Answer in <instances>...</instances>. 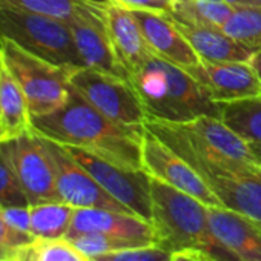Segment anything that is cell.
Masks as SVG:
<instances>
[{
    "label": "cell",
    "instance_id": "6da1fadb",
    "mask_svg": "<svg viewBox=\"0 0 261 261\" xmlns=\"http://www.w3.org/2000/svg\"><path fill=\"white\" fill-rule=\"evenodd\" d=\"M33 130L60 145L86 149L121 168L143 169L145 126H124L112 121L72 86L68 101L60 109L33 117Z\"/></svg>",
    "mask_w": 261,
    "mask_h": 261
},
{
    "label": "cell",
    "instance_id": "7a4b0ae2",
    "mask_svg": "<svg viewBox=\"0 0 261 261\" xmlns=\"http://www.w3.org/2000/svg\"><path fill=\"white\" fill-rule=\"evenodd\" d=\"M145 127L200 174L224 207L261 220V165L218 154L181 123L148 115Z\"/></svg>",
    "mask_w": 261,
    "mask_h": 261
},
{
    "label": "cell",
    "instance_id": "3957f363",
    "mask_svg": "<svg viewBox=\"0 0 261 261\" xmlns=\"http://www.w3.org/2000/svg\"><path fill=\"white\" fill-rule=\"evenodd\" d=\"M129 80L148 115L174 123H186L200 115L221 118L220 103L186 69L154 53Z\"/></svg>",
    "mask_w": 261,
    "mask_h": 261
},
{
    "label": "cell",
    "instance_id": "277c9868",
    "mask_svg": "<svg viewBox=\"0 0 261 261\" xmlns=\"http://www.w3.org/2000/svg\"><path fill=\"white\" fill-rule=\"evenodd\" d=\"M157 244L171 250H201L215 261H238L214 235L207 206L149 175Z\"/></svg>",
    "mask_w": 261,
    "mask_h": 261
},
{
    "label": "cell",
    "instance_id": "5b68a950",
    "mask_svg": "<svg viewBox=\"0 0 261 261\" xmlns=\"http://www.w3.org/2000/svg\"><path fill=\"white\" fill-rule=\"evenodd\" d=\"M0 37L16 42L28 53L71 69L86 66L69 25L63 20L0 4Z\"/></svg>",
    "mask_w": 261,
    "mask_h": 261
},
{
    "label": "cell",
    "instance_id": "8992f818",
    "mask_svg": "<svg viewBox=\"0 0 261 261\" xmlns=\"http://www.w3.org/2000/svg\"><path fill=\"white\" fill-rule=\"evenodd\" d=\"M0 56L19 82L31 117L51 114L68 101L71 92L69 69L28 53L7 37H0Z\"/></svg>",
    "mask_w": 261,
    "mask_h": 261
},
{
    "label": "cell",
    "instance_id": "52a82bcc",
    "mask_svg": "<svg viewBox=\"0 0 261 261\" xmlns=\"http://www.w3.org/2000/svg\"><path fill=\"white\" fill-rule=\"evenodd\" d=\"M68 79L88 103L112 121L124 126H145L148 114L129 79L89 66L69 69Z\"/></svg>",
    "mask_w": 261,
    "mask_h": 261
},
{
    "label": "cell",
    "instance_id": "ba28073f",
    "mask_svg": "<svg viewBox=\"0 0 261 261\" xmlns=\"http://www.w3.org/2000/svg\"><path fill=\"white\" fill-rule=\"evenodd\" d=\"M63 146L112 198L126 206L133 214L151 221L152 200L148 172L143 169L121 168L77 146Z\"/></svg>",
    "mask_w": 261,
    "mask_h": 261
},
{
    "label": "cell",
    "instance_id": "9c48e42d",
    "mask_svg": "<svg viewBox=\"0 0 261 261\" xmlns=\"http://www.w3.org/2000/svg\"><path fill=\"white\" fill-rule=\"evenodd\" d=\"M37 137L53 165L60 201L75 209L94 207V209H108V211L133 214L126 206H123L115 198H112L94 180V177L71 157V154L66 151L63 145L51 139H46L40 134H37Z\"/></svg>",
    "mask_w": 261,
    "mask_h": 261
},
{
    "label": "cell",
    "instance_id": "30bf717a",
    "mask_svg": "<svg viewBox=\"0 0 261 261\" xmlns=\"http://www.w3.org/2000/svg\"><path fill=\"white\" fill-rule=\"evenodd\" d=\"M0 154L11 165L30 206L60 201L53 165L34 130L2 142Z\"/></svg>",
    "mask_w": 261,
    "mask_h": 261
},
{
    "label": "cell",
    "instance_id": "8fae6325",
    "mask_svg": "<svg viewBox=\"0 0 261 261\" xmlns=\"http://www.w3.org/2000/svg\"><path fill=\"white\" fill-rule=\"evenodd\" d=\"M142 162L148 175L192 195L206 206H223L200 174L146 127L142 142Z\"/></svg>",
    "mask_w": 261,
    "mask_h": 261
},
{
    "label": "cell",
    "instance_id": "7c38bea8",
    "mask_svg": "<svg viewBox=\"0 0 261 261\" xmlns=\"http://www.w3.org/2000/svg\"><path fill=\"white\" fill-rule=\"evenodd\" d=\"M103 7L105 4L95 2L79 4L68 25L72 31L77 49L86 66L112 75L129 79L126 69L115 56L105 23Z\"/></svg>",
    "mask_w": 261,
    "mask_h": 261
},
{
    "label": "cell",
    "instance_id": "4fadbf2b",
    "mask_svg": "<svg viewBox=\"0 0 261 261\" xmlns=\"http://www.w3.org/2000/svg\"><path fill=\"white\" fill-rule=\"evenodd\" d=\"M215 103H229L261 95V82L250 62H211L188 71Z\"/></svg>",
    "mask_w": 261,
    "mask_h": 261
},
{
    "label": "cell",
    "instance_id": "5bb4252c",
    "mask_svg": "<svg viewBox=\"0 0 261 261\" xmlns=\"http://www.w3.org/2000/svg\"><path fill=\"white\" fill-rule=\"evenodd\" d=\"M91 232L129 240L139 246L157 244V233L152 223L139 215L94 207L75 209L66 237Z\"/></svg>",
    "mask_w": 261,
    "mask_h": 261
},
{
    "label": "cell",
    "instance_id": "9a60e30c",
    "mask_svg": "<svg viewBox=\"0 0 261 261\" xmlns=\"http://www.w3.org/2000/svg\"><path fill=\"white\" fill-rule=\"evenodd\" d=\"M137 20L151 51L189 71L200 65V57L175 27L171 14L154 10H129Z\"/></svg>",
    "mask_w": 261,
    "mask_h": 261
},
{
    "label": "cell",
    "instance_id": "2e32d148",
    "mask_svg": "<svg viewBox=\"0 0 261 261\" xmlns=\"http://www.w3.org/2000/svg\"><path fill=\"white\" fill-rule=\"evenodd\" d=\"M217 240L238 261H261V220L224 206H207Z\"/></svg>",
    "mask_w": 261,
    "mask_h": 261
},
{
    "label": "cell",
    "instance_id": "e0dca14e",
    "mask_svg": "<svg viewBox=\"0 0 261 261\" xmlns=\"http://www.w3.org/2000/svg\"><path fill=\"white\" fill-rule=\"evenodd\" d=\"M103 16L115 56L130 79V75L142 69L152 51L129 10L108 2L103 7Z\"/></svg>",
    "mask_w": 261,
    "mask_h": 261
},
{
    "label": "cell",
    "instance_id": "ac0fdd59",
    "mask_svg": "<svg viewBox=\"0 0 261 261\" xmlns=\"http://www.w3.org/2000/svg\"><path fill=\"white\" fill-rule=\"evenodd\" d=\"M175 22V20H174ZM175 27L189 42L197 56L211 62H249L253 53L214 25L191 27L175 22Z\"/></svg>",
    "mask_w": 261,
    "mask_h": 261
},
{
    "label": "cell",
    "instance_id": "d6986e66",
    "mask_svg": "<svg viewBox=\"0 0 261 261\" xmlns=\"http://www.w3.org/2000/svg\"><path fill=\"white\" fill-rule=\"evenodd\" d=\"M181 124L189 133H192L195 137H198L201 142H204L218 154L244 163H258L247 142L243 140L238 134H235L227 124L223 123L221 118L211 117V115H200Z\"/></svg>",
    "mask_w": 261,
    "mask_h": 261
},
{
    "label": "cell",
    "instance_id": "ffe728a7",
    "mask_svg": "<svg viewBox=\"0 0 261 261\" xmlns=\"http://www.w3.org/2000/svg\"><path fill=\"white\" fill-rule=\"evenodd\" d=\"M0 117L4 120L7 140L33 130V117L30 114L27 97L7 68L0 56Z\"/></svg>",
    "mask_w": 261,
    "mask_h": 261
},
{
    "label": "cell",
    "instance_id": "44dd1931",
    "mask_svg": "<svg viewBox=\"0 0 261 261\" xmlns=\"http://www.w3.org/2000/svg\"><path fill=\"white\" fill-rule=\"evenodd\" d=\"M221 120L247 143H261V95L220 103Z\"/></svg>",
    "mask_w": 261,
    "mask_h": 261
},
{
    "label": "cell",
    "instance_id": "7402d4cb",
    "mask_svg": "<svg viewBox=\"0 0 261 261\" xmlns=\"http://www.w3.org/2000/svg\"><path fill=\"white\" fill-rule=\"evenodd\" d=\"M31 233L37 238H65L69 232L75 207L63 201H48L30 206Z\"/></svg>",
    "mask_w": 261,
    "mask_h": 261
},
{
    "label": "cell",
    "instance_id": "603a6c76",
    "mask_svg": "<svg viewBox=\"0 0 261 261\" xmlns=\"http://www.w3.org/2000/svg\"><path fill=\"white\" fill-rule=\"evenodd\" d=\"M223 31L233 40L256 53L261 49V7L235 5Z\"/></svg>",
    "mask_w": 261,
    "mask_h": 261
},
{
    "label": "cell",
    "instance_id": "cb8c5ba5",
    "mask_svg": "<svg viewBox=\"0 0 261 261\" xmlns=\"http://www.w3.org/2000/svg\"><path fill=\"white\" fill-rule=\"evenodd\" d=\"M23 261H89L66 238H34L16 252Z\"/></svg>",
    "mask_w": 261,
    "mask_h": 261
},
{
    "label": "cell",
    "instance_id": "d4e9b609",
    "mask_svg": "<svg viewBox=\"0 0 261 261\" xmlns=\"http://www.w3.org/2000/svg\"><path fill=\"white\" fill-rule=\"evenodd\" d=\"M82 2L106 4L111 2V0H0V4L4 5H10L30 13L49 16L66 23L72 19L75 7Z\"/></svg>",
    "mask_w": 261,
    "mask_h": 261
},
{
    "label": "cell",
    "instance_id": "484cf974",
    "mask_svg": "<svg viewBox=\"0 0 261 261\" xmlns=\"http://www.w3.org/2000/svg\"><path fill=\"white\" fill-rule=\"evenodd\" d=\"M65 238L69 240L88 258H92V256H97V255H103V253H109V252H115V250H121V249H127V247H136V246H139V244L129 241V240H123V238L112 237V235H105V233H97V232L79 233V235L65 237Z\"/></svg>",
    "mask_w": 261,
    "mask_h": 261
},
{
    "label": "cell",
    "instance_id": "4316f807",
    "mask_svg": "<svg viewBox=\"0 0 261 261\" xmlns=\"http://www.w3.org/2000/svg\"><path fill=\"white\" fill-rule=\"evenodd\" d=\"M188 10L197 22L223 28L232 14L233 5L226 0H186Z\"/></svg>",
    "mask_w": 261,
    "mask_h": 261
},
{
    "label": "cell",
    "instance_id": "83f0119b",
    "mask_svg": "<svg viewBox=\"0 0 261 261\" xmlns=\"http://www.w3.org/2000/svg\"><path fill=\"white\" fill-rule=\"evenodd\" d=\"M174 252L159 246H136L89 258L91 261H169Z\"/></svg>",
    "mask_w": 261,
    "mask_h": 261
},
{
    "label": "cell",
    "instance_id": "f1b7e54d",
    "mask_svg": "<svg viewBox=\"0 0 261 261\" xmlns=\"http://www.w3.org/2000/svg\"><path fill=\"white\" fill-rule=\"evenodd\" d=\"M0 206H30L11 165L2 154H0Z\"/></svg>",
    "mask_w": 261,
    "mask_h": 261
},
{
    "label": "cell",
    "instance_id": "f546056e",
    "mask_svg": "<svg viewBox=\"0 0 261 261\" xmlns=\"http://www.w3.org/2000/svg\"><path fill=\"white\" fill-rule=\"evenodd\" d=\"M36 237L13 229L4 218V207L0 206V256L16 253L20 247L31 243Z\"/></svg>",
    "mask_w": 261,
    "mask_h": 261
},
{
    "label": "cell",
    "instance_id": "4dcf8cb0",
    "mask_svg": "<svg viewBox=\"0 0 261 261\" xmlns=\"http://www.w3.org/2000/svg\"><path fill=\"white\" fill-rule=\"evenodd\" d=\"M4 218L13 229L33 235L31 233V209H30V206L4 207Z\"/></svg>",
    "mask_w": 261,
    "mask_h": 261
},
{
    "label": "cell",
    "instance_id": "1f68e13d",
    "mask_svg": "<svg viewBox=\"0 0 261 261\" xmlns=\"http://www.w3.org/2000/svg\"><path fill=\"white\" fill-rule=\"evenodd\" d=\"M169 261H215V259H212L209 255H206L201 250L183 249V250L174 252Z\"/></svg>",
    "mask_w": 261,
    "mask_h": 261
},
{
    "label": "cell",
    "instance_id": "d6a6232c",
    "mask_svg": "<svg viewBox=\"0 0 261 261\" xmlns=\"http://www.w3.org/2000/svg\"><path fill=\"white\" fill-rule=\"evenodd\" d=\"M115 5L118 7H123L126 10H155L154 4L151 0H111Z\"/></svg>",
    "mask_w": 261,
    "mask_h": 261
},
{
    "label": "cell",
    "instance_id": "836d02e7",
    "mask_svg": "<svg viewBox=\"0 0 261 261\" xmlns=\"http://www.w3.org/2000/svg\"><path fill=\"white\" fill-rule=\"evenodd\" d=\"M151 2L154 4V7H155L157 11L171 14V8H172V2H174V0H151Z\"/></svg>",
    "mask_w": 261,
    "mask_h": 261
},
{
    "label": "cell",
    "instance_id": "e575fe53",
    "mask_svg": "<svg viewBox=\"0 0 261 261\" xmlns=\"http://www.w3.org/2000/svg\"><path fill=\"white\" fill-rule=\"evenodd\" d=\"M249 62H250V65L253 66V69L256 71L258 79H259V82H261V49L256 51V53H253V56L250 57Z\"/></svg>",
    "mask_w": 261,
    "mask_h": 261
},
{
    "label": "cell",
    "instance_id": "d590c367",
    "mask_svg": "<svg viewBox=\"0 0 261 261\" xmlns=\"http://www.w3.org/2000/svg\"><path fill=\"white\" fill-rule=\"evenodd\" d=\"M252 154L255 155V159L258 160V163L261 165V143H247Z\"/></svg>",
    "mask_w": 261,
    "mask_h": 261
},
{
    "label": "cell",
    "instance_id": "8d00e7d4",
    "mask_svg": "<svg viewBox=\"0 0 261 261\" xmlns=\"http://www.w3.org/2000/svg\"><path fill=\"white\" fill-rule=\"evenodd\" d=\"M7 140V130H5V124H4V120L0 117V143Z\"/></svg>",
    "mask_w": 261,
    "mask_h": 261
},
{
    "label": "cell",
    "instance_id": "74e56055",
    "mask_svg": "<svg viewBox=\"0 0 261 261\" xmlns=\"http://www.w3.org/2000/svg\"><path fill=\"white\" fill-rule=\"evenodd\" d=\"M0 261H23L17 253L13 255H7V256H0Z\"/></svg>",
    "mask_w": 261,
    "mask_h": 261
},
{
    "label": "cell",
    "instance_id": "f35d334b",
    "mask_svg": "<svg viewBox=\"0 0 261 261\" xmlns=\"http://www.w3.org/2000/svg\"><path fill=\"white\" fill-rule=\"evenodd\" d=\"M227 4H230V5H250L249 4V0H226Z\"/></svg>",
    "mask_w": 261,
    "mask_h": 261
},
{
    "label": "cell",
    "instance_id": "ab89813d",
    "mask_svg": "<svg viewBox=\"0 0 261 261\" xmlns=\"http://www.w3.org/2000/svg\"><path fill=\"white\" fill-rule=\"evenodd\" d=\"M250 5H256V7H261V0H249Z\"/></svg>",
    "mask_w": 261,
    "mask_h": 261
},
{
    "label": "cell",
    "instance_id": "60d3db41",
    "mask_svg": "<svg viewBox=\"0 0 261 261\" xmlns=\"http://www.w3.org/2000/svg\"><path fill=\"white\" fill-rule=\"evenodd\" d=\"M89 261H91V259H89Z\"/></svg>",
    "mask_w": 261,
    "mask_h": 261
}]
</instances>
